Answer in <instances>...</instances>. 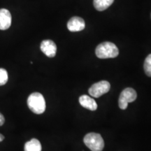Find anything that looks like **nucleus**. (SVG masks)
<instances>
[{"label":"nucleus","mask_w":151,"mask_h":151,"mask_svg":"<svg viewBox=\"0 0 151 151\" xmlns=\"http://www.w3.org/2000/svg\"><path fill=\"white\" fill-rule=\"evenodd\" d=\"M85 27H86V23L84 20L80 17H73L67 22L68 29L72 32L82 31Z\"/></svg>","instance_id":"nucleus-6"},{"label":"nucleus","mask_w":151,"mask_h":151,"mask_svg":"<svg viewBox=\"0 0 151 151\" xmlns=\"http://www.w3.org/2000/svg\"><path fill=\"white\" fill-rule=\"evenodd\" d=\"M12 18L10 12L5 9H0V29L6 30L11 25Z\"/></svg>","instance_id":"nucleus-8"},{"label":"nucleus","mask_w":151,"mask_h":151,"mask_svg":"<svg viewBox=\"0 0 151 151\" xmlns=\"http://www.w3.org/2000/svg\"><path fill=\"white\" fill-rule=\"evenodd\" d=\"M4 139V136L1 134H0V142H1V141H2Z\"/></svg>","instance_id":"nucleus-15"},{"label":"nucleus","mask_w":151,"mask_h":151,"mask_svg":"<svg viewBox=\"0 0 151 151\" xmlns=\"http://www.w3.org/2000/svg\"><path fill=\"white\" fill-rule=\"evenodd\" d=\"M4 121H5L4 117L3 115L0 113V126L3 125V124L4 123Z\"/></svg>","instance_id":"nucleus-14"},{"label":"nucleus","mask_w":151,"mask_h":151,"mask_svg":"<svg viewBox=\"0 0 151 151\" xmlns=\"http://www.w3.org/2000/svg\"><path fill=\"white\" fill-rule=\"evenodd\" d=\"M8 81V73L6 69L0 68V86H4Z\"/></svg>","instance_id":"nucleus-13"},{"label":"nucleus","mask_w":151,"mask_h":151,"mask_svg":"<svg viewBox=\"0 0 151 151\" xmlns=\"http://www.w3.org/2000/svg\"><path fill=\"white\" fill-rule=\"evenodd\" d=\"M29 109L36 114H41L46 110V101L43 96L39 92H34L27 99Z\"/></svg>","instance_id":"nucleus-2"},{"label":"nucleus","mask_w":151,"mask_h":151,"mask_svg":"<svg viewBox=\"0 0 151 151\" xmlns=\"http://www.w3.org/2000/svg\"><path fill=\"white\" fill-rule=\"evenodd\" d=\"M111 88V85L108 81H101L92 85L89 88L88 92L91 97L99 98L101 95L107 93Z\"/></svg>","instance_id":"nucleus-5"},{"label":"nucleus","mask_w":151,"mask_h":151,"mask_svg":"<svg viewBox=\"0 0 151 151\" xmlns=\"http://www.w3.org/2000/svg\"><path fill=\"white\" fill-rule=\"evenodd\" d=\"M114 0H94V8L99 11H103L112 4Z\"/></svg>","instance_id":"nucleus-11"},{"label":"nucleus","mask_w":151,"mask_h":151,"mask_svg":"<svg viewBox=\"0 0 151 151\" xmlns=\"http://www.w3.org/2000/svg\"><path fill=\"white\" fill-rule=\"evenodd\" d=\"M95 54L100 59L114 58L118 55L119 50L114 43L107 41L98 45L96 48Z\"/></svg>","instance_id":"nucleus-1"},{"label":"nucleus","mask_w":151,"mask_h":151,"mask_svg":"<svg viewBox=\"0 0 151 151\" xmlns=\"http://www.w3.org/2000/svg\"><path fill=\"white\" fill-rule=\"evenodd\" d=\"M137 97V92L133 88H125L120 94L118 99L119 107L122 110H125L127 108L128 104L133 102Z\"/></svg>","instance_id":"nucleus-4"},{"label":"nucleus","mask_w":151,"mask_h":151,"mask_svg":"<svg viewBox=\"0 0 151 151\" xmlns=\"http://www.w3.org/2000/svg\"><path fill=\"white\" fill-rule=\"evenodd\" d=\"M144 71L148 76L151 77V54L148 55L145 60Z\"/></svg>","instance_id":"nucleus-12"},{"label":"nucleus","mask_w":151,"mask_h":151,"mask_svg":"<svg viewBox=\"0 0 151 151\" xmlns=\"http://www.w3.org/2000/svg\"><path fill=\"white\" fill-rule=\"evenodd\" d=\"M24 151H41L40 141L37 139H32L24 145Z\"/></svg>","instance_id":"nucleus-10"},{"label":"nucleus","mask_w":151,"mask_h":151,"mask_svg":"<svg viewBox=\"0 0 151 151\" xmlns=\"http://www.w3.org/2000/svg\"><path fill=\"white\" fill-rule=\"evenodd\" d=\"M79 102L83 107L90 111H95L97 109V102L94 99L88 95H82L79 97Z\"/></svg>","instance_id":"nucleus-9"},{"label":"nucleus","mask_w":151,"mask_h":151,"mask_svg":"<svg viewBox=\"0 0 151 151\" xmlns=\"http://www.w3.org/2000/svg\"><path fill=\"white\" fill-rule=\"evenodd\" d=\"M40 48L43 53L48 58H53L57 52L56 44L51 40H44L41 43Z\"/></svg>","instance_id":"nucleus-7"},{"label":"nucleus","mask_w":151,"mask_h":151,"mask_svg":"<svg viewBox=\"0 0 151 151\" xmlns=\"http://www.w3.org/2000/svg\"><path fill=\"white\" fill-rule=\"evenodd\" d=\"M84 143L92 151H102L104 147L103 138L99 134L89 133L85 136Z\"/></svg>","instance_id":"nucleus-3"}]
</instances>
